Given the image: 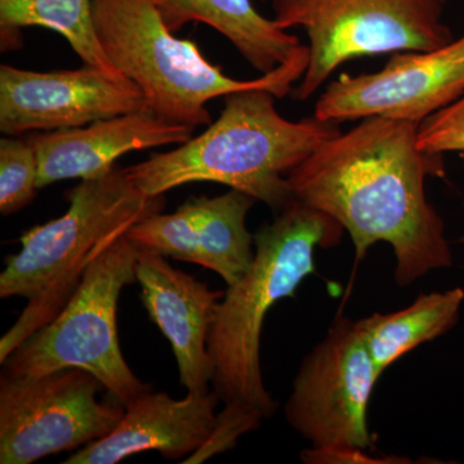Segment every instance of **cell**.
Returning <instances> with one entry per match:
<instances>
[{
    "label": "cell",
    "mask_w": 464,
    "mask_h": 464,
    "mask_svg": "<svg viewBox=\"0 0 464 464\" xmlns=\"http://www.w3.org/2000/svg\"><path fill=\"white\" fill-rule=\"evenodd\" d=\"M417 130L411 121L362 119L288 176L293 199L335 219L357 261L390 244L400 286L453 265L444 221L426 197V179L445 174L444 158L420 150Z\"/></svg>",
    "instance_id": "obj_1"
},
{
    "label": "cell",
    "mask_w": 464,
    "mask_h": 464,
    "mask_svg": "<svg viewBox=\"0 0 464 464\" xmlns=\"http://www.w3.org/2000/svg\"><path fill=\"white\" fill-rule=\"evenodd\" d=\"M276 99L262 88L226 94L219 118L203 133L123 168L125 176L148 197L188 183L215 182L282 212L293 200L290 172L341 130L315 115L290 121L277 111Z\"/></svg>",
    "instance_id": "obj_2"
},
{
    "label": "cell",
    "mask_w": 464,
    "mask_h": 464,
    "mask_svg": "<svg viewBox=\"0 0 464 464\" xmlns=\"http://www.w3.org/2000/svg\"><path fill=\"white\" fill-rule=\"evenodd\" d=\"M63 216L24 232L21 250L0 274V297L27 299L16 323L0 340V364L33 333L65 307L85 271L137 222L166 206L164 195L148 197L112 168L83 179L66 194Z\"/></svg>",
    "instance_id": "obj_3"
},
{
    "label": "cell",
    "mask_w": 464,
    "mask_h": 464,
    "mask_svg": "<svg viewBox=\"0 0 464 464\" xmlns=\"http://www.w3.org/2000/svg\"><path fill=\"white\" fill-rule=\"evenodd\" d=\"M343 227L332 217L293 199L255 234V258L239 282L226 290L208 338L213 390L221 401L239 402L273 417L276 402L261 371L266 316L316 271L317 248L340 243Z\"/></svg>",
    "instance_id": "obj_4"
},
{
    "label": "cell",
    "mask_w": 464,
    "mask_h": 464,
    "mask_svg": "<svg viewBox=\"0 0 464 464\" xmlns=\"http://www.w3.org/2000/svg\"><path fill=\"white\" fill-rule=\"evenodd\" d=\"M94 24L112 65L133 82L155 114L173 123H212L207 105L232 92L262 88L284 99L308 66V47L252 81L225 74L209 63L197 43L177 38L152 0H93Z\"/></svg>",
    "instance_id": "obj_5"
},
{
    "label": "cell",
    "mask_w": 464,
    "mask_h": 464,
    "mask_svg": "<svg viewBox=\"0 0 464 464\" xmlns=\"http://www.w3.org/2000/svg\"><path fill=\"white\" fill-rule=\"evenodd\" d=\"M137 256L139 246L127 235L111 244L92 262L60 314L2 362L3 373L29 377L84 369L124 408L151 390L125 362L116 322L121 290L137 282Z\"/></svg>",
    "instance_id": "obj_6"
},
{
    "label": "cell",
    "mask_w": 464,
    "mask_h": 464,
    "mask_svg": "<svg viewBox=\"0 0 464 464\" xmlns=\"http://www.w3.org/2000/svg\"><path fill=\"white\" fill-rule=\"evenodd\" d=\"M284 30L306 32L308 66L295 97L311 99L329 76L353 58L431 51L453 42L445 24L447 0H270Z\"/></svg>",
    "instance_id": "obj_7"
},
{
    "label": "cell",
    "mask_w": 464,
    "mask_h": 464,
    "mask_svg": "<svg viewBox=\"0 0 464 464\" xmlns=\"http://www.w3.org/2000/svg\"><path fill=\"white\" fill-rule=\"evenodd\" d=\"M356 322L338 316L304 357L286 401V422L311 448L306 463H369L368 413L381 378ZM375 463V462H374Z\"/></svg>",
    "instance_id": "obj_8"
},
{
    "label": "cell",
    "mask_w": 464,
    "mask_h": 464,
    "mask_svg": "<svg viewBox=\"0 0 464 464\" xmlns=\"http://www.w3.org/2000/svg\"><path fill=\"white\" fill-rule=\"evenodd\" d=\"M101 389L93 374L79 368L29 377L3 373L0 463L32 464L108 436L125 408L100 402Z\"/></svg>",
    "instance_id": "obj_9"
},
{
    "label": "cell",
    "mask_w": 464,
    "mask_h": 464,
    "mask_svg": "<svg viewBox=\"0 0 464 464\" xmlns=\"http://www.w3.org/2000/svg\"><path fill=\"white\" fill-rule=\"evenodd\" d=\"M464 94V35L431 51L395 52L377 72L342 74L316 101L320 121L381 118L420 125Z\"/></svg>",
    "instance_id": "obj_10"
},
{
    "label": "cell",
    "mask_w": 464,
    "mask_h": 464,
    "mask_svg": "<svg viewBox=\"0 0 464 464\" xmlns=\"http://www.w3.org/2000/svg\"><path fill=\"white\" fill-rule=\"evenodd\" d=\"M146 108L148 101L133 82L96 67L42 72L0 66V130L5 136L72 130Z\"/></svg>",
    "instance_id": "obj_11"
},
{
    "label": "cell",
    "mask_w": 464,
    "mask_h": 464,
    "mask_svg": "<svg viewBox=\"0 0 464 464\" xmlns=\"http://www.w3.org/2000/svg\"><path fill=\"white\" fill-rule=\"evenodd\" d=\"M166 258L139 246L136 277L143 307L172 346L181 386L188 392H209L215 369L208 338L225 292L210 289Z\"/></svg>",
    "instance_id": "obj_12"
},
{
    "label": "cell",
    "mask_w": 464,
    "mask_h": 464,
    "mask_svg": "<svg viewBox=\"0 0 464 464\" xmlns=\"http://www.w3.org/2000/svg\"><path fill=\"white\" fill-rule=\"evenodd\" d=\"M194 130L146 108L84 127L29 137L38 155L39 188L66 179H97L128 152L181 145L191 139Z\"/></svg>",
    "instance_id": "obj_13"
},
{
    "label": "cell",
    "mask_w": 464,
    "mask_h": 464,
    "mask_svg": "<svg viewBox=\"0 0 464 464\" xmlns=\"http://www.w3.org/2000/svg\"><path fill=\"white\" fill-rule=\"evenodd\" d=\"M219 401L215 390L188 392L179 400L150 390L125 406L123 418L108 436L79 449L63 463L114 464L145 451L182 459L209 438Z\"/></svg>",
    "instance_id": "obj_14"
},
{
    "label": "cell",
    "mask_w": 464,
    "mask_h": 464,
    "mask_svg": "<svg viewBox=\"0 0 464 464\" xmlns=\"http://www.w3.org/2000/svg\"><path fill=\"white\" fill-rule=\"evenodd\" d=\"M176 34L190 23L206 24L224 35L261 74L286 63L302 47L298 36L262 16L252 0H152Z\"/></svg>",
    "instance_id": "obj_15"
},
{
    "label": "cell",
    "mask_w": 464,
    "mask_h": 464,
    "mask_svg": "<svg viewBox=\"0 0 464 464\" xmlns=\"http://www.w3.org/2000/svg\"><path fill=\"white\" fill-rule=\"evenodd\" d=\"M463 304L462 288L422 293L401 310L362 317L356 322L357 331L383 374L414 348L451 331L459 320Z\"/></svg>",
    "instance_id": "obj_16"
},
{
    "label": "cell",
    "mask_w": 464,
    "mask_h": 464,
    "mask_svg": "<svg viewBox=\"0 0 464 464\" xmlns=\"http://www.w3.org/2000/svg\"><path fill=\"white\" fill-rule=\"evenodd\" d=\"M199 264L215 271L227 286L239 282L255 258V235L246 227L255 198L234 190L219 197L190 198Z\"/></svg>",
    "instance_id": "obj_17"
},
{
    "label": "cell",
    "mask_w": 464,
    "mask_h": 464,
    "mask_svg": "<svg viewBox=\"0 0 464 464\" xmlns=\"http://www.w3.org/2000/svg\"><path fill=\"white\" fill-rule=\"evenodd\" d=\"M53 30L66 39L84 65L114 78L127 79L112 65L94 24L93 0H0L2 38L23 27Z\"/></svg>",
    "instance_id": "obj_18"
},
{
    "label": "cell",
    "mask_w": 464,
    "mask_h": 464,
    "mask_svg": "<svg viewBox=\"0 0 464 464\" xmlns=\"http://www.w3.org/2000/svg\"><path fill=\"white\" fill-rule=\"evenodd\" d=\"M125 235L137 246L154 250L164 257L199 264L194 215L188 200L169 215L157 212L146 217Z\"/></svg>",
    "instance_id": "obj_19"
},
{
    "label": "cell",
    "mask_w": 464,
    "mask_h": 464,
    "mask_svg": "<svg viewBox=\"0 0 464 464\" xmlns=\"http://www.w3.org/2000/svg\"><path fill=\"white\" fill-rule=\"evenodd\" d=\"M39 163L29 139L0 140V213L14 215L29 206L39 190Z\"/></svg>",
    "instance_id": "obj_20"
},
{
    "label": "cell",
    "mask_w": 464,
    "mask_h": 464,
    "mask_svg": "<svg viewBox=\"0 0 464 464\" xmlns=\"http://www.w3.org/2000/svg\"><path fill=\"white\" fill-rule=\"evenodd\" d=\"M265 415L257 409L239 402H227L224 411L217 414L215 427L209 438L199 449L190 454L183 464H200L235 448L241 436L261 426Z\"/></svg>",
    "instance_id": "obj_21"
},
{
    "label": "cell",
    "mask_w": 464,
    "mask_h": 464,
    "mask_svg": "<svg viewBox=\"0 0 464 464\" xmlns=\"http://www.w3.org/2000/svg\"><path fill=\"white\" fill-rule=\"evenodd\" d=\"M417 141L420 150L432 154L464 152V94L418 125Z\"/></svg>",
    "instance_id": "obj_22"
}]
</instances>
